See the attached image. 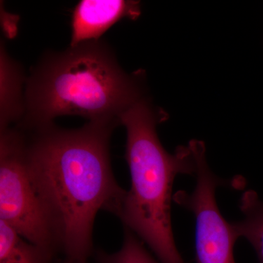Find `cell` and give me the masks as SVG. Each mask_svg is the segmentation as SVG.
<instances>
[{"label": "cell", "instance_id": "6da1fadb", "mask_svg": "<svg viewBox=\"0 0 263 263\" xmlns=\"http://www.w3.org/2000/svg\"><path fill=\"white\" fill-rule=\"evenodd\" d=\"M119 122H88L77 129L54 123L24 131L31 177L64 259L89 262L100 212L118 218L127 191L114 177L110 141Z\"/></svg>", "mask_w": 263, "mask_h": 263}, {"label": "cell", "instance_id": "7a4b0ae2", "mask_svg": "<svg viewBox=\"0 0 263 263\" xmlns=\"http://www.w3.org/2000/svg\"><path fill=\"white\" fill-rule=\"evenodd\" d=\"M144 75L123 70L102 39L46 52L27 76L23 117L15 126L31 130L62 116L120 123L119 117L145 97Z\"/></svg>", "mask_w": 263, "mask_h": 263}, {"label": "cell", "instance_id": "3957f363", "mask_svg": "<svg viewBox=\"0 0 263 263\" xmlns=\"http://www.w3.org/2000/svg\"><path fill=\"white\" fill-rule=\"evenodd\" d=\"M167 119V114L146 97L119 117L127 133L125 159L131 186L119 219L161 263H184L171 224L173 186L178 175H195V163L189 146L178 147L174 154L164 149L157 127Z\"/></svg>", "mask_w": 263, "mask_h": 263}, {"label": "cell", "instance_id": "277c9868", "mask_svg": "<svg viewBox=\"0 0 263 263\" xmlns=\"http://www.w3.org/2000/svg\"><path fill=\"white\" fill-rule=\"evenodd\" d=\"M0 221L31 243L60 253L29 172L25 134L15 126L0 131Z\"/></svg>", "mask_w": 263, "mask_h": 263}, {"label": "cell", "instance_id": "5b68a950", "mask_svg": "<svg viewBox=\"0 0 263 263\" xmlns=\"http://www.w3.org/2000/svg\"><path fill=\"white\" fill-rule=\"evenodd\" d=\"M189 146L195 160L196 184L193 193L180 190L175 193L173 200L195 216L197 262L235 263L233 249L238 238L232 223L219 211L216 192L219 186L241 190L245 180L220 179L209 167L203 142L192 140Z\"/></svg>", "mask_w": 263, "mask_h": 263}, {"label": "cell", "instance_id": "8992f818", "mask_svg": "<svg viewBox=\"0 0 263 263\" xmlns=\"http://www.w3.org/2000/svg\"><path fill=\"white\" fill-rule=\"evenodd\" d=\"M141 14L139 1L81 0L72 10L70 46L98 41L118 22L136 20Z\"/></svg>", "mask_w": 263, "mask_h": 263}, {"label": "cell", "instance_id": "52a82bcc", "mask_svg": "<svg viewBox=\"0 0 263 263\" xmlns=\"http://www.w3.org/2000/svg\"><path fill=\"white\" fill-rule=\"evenodd\" d=\"M27 76L23 67L0 43V131L16 125L24 110V89Z\"/></svg>", "mask_w": 263, "mask_h": 263}, {"label": "cell", "instance_id": "ba28073f", "mask_svg": "<svg viewBox=\"0 0 263 263\" xmlns=\"http://www.w3.org/2000/svg\"><path fill=\"white\" fill-rule=\"evenodd\" d=\"M57 254L31 243L0 221V263H54Z\"/></svg>", "mask_w": 263, "mask_h": 263}, {"label": "cell", "instance_id": "9c48e42d", "mask_svg": "<svg viewBox=\"0 0 263 263\" xmlns=\"http://www.w3.org/2000/svg\"><path fill=\"white\" fill-rule=\"evenodd\" d=\"M241 220L232 222L238 238L247 239L253 247L259 263H263V200L254 190H247L240 197Z\"/></svg>", "mask_w": 263, "mask_h": 263}, {"label": "cell", "instance_id": "30bf717a", "mask_svg": "<svg viewBox=\"0 0 263 263\" xmlns=\"http://www.w3.org/2000/svg\"><path fill=\"white\" fill-rule=\"evenodd\" d=\"M93 257L96 263H161L148 250L143 240L126 228L122 246L119 250L114 253L95 250Z\"/></svg>", "mask_w": 263, "mask_h": 263}, {"label": "cell", "instance_id": "8fae6325", "mask_svg": "<svg viewBox=\"0 0 263 263\" xmlns=\"http://www.w3.org/2000/svg\"><path fill=\"white\" fill-rule=\"evenodd\" d=\"M60 263H89V262H72V261L66 260V259H64V260Z\"/></svg>", "mask_w": 263, "mask_h": 263}]
</instances>
